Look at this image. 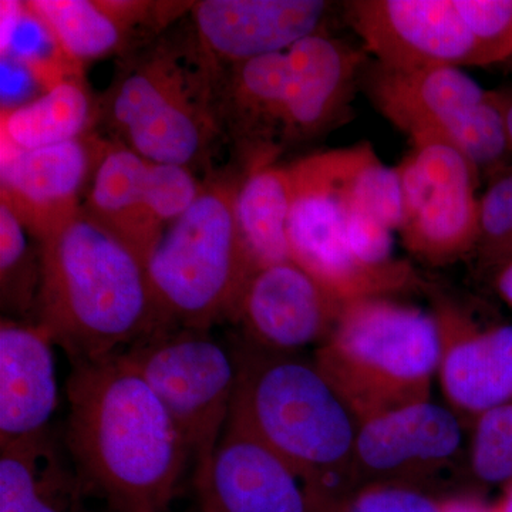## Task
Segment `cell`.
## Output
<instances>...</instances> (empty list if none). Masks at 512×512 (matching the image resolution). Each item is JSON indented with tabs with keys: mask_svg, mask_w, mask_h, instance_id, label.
I'll use <instances>...</instances> for the list:
<instances>
[{
	"mask_svg": "<svg viewBox=\"0 0 512 512\" xmlns=\"http://www.w3.org/2000/svg\"><path fill=\"white\" fill-rule=\"evenodd\" d=\"M66 444L89 494L117 512H165L190 448L123 353L72 363Z\"/></svg>",
	"mask_w": 512,
	"mask_h": 512,
	"instance_id": "obj_1",
	"label": "cell"
},
{
	"mask_svg": "<svg viewBox=\"0 0 512 512\" xmlns=\"http://www.w3.org/2000/svg\"><path fill=\"white\" fill-rule=\"evenodd\" d=\"M39 249L36 323L70 362L116 355L165 329L143 256L83 207Z\"/></svg>",
	"mask_w": 512,
	"mask_h": 512,
	"instance_id": "obj_2",
	"label": "cell"
},
{
	"mask_svg": "<svg viewBox=\"0 0 512 512\" xmlns=\"http://www.w3.org/2000/svg\"><path fill=\"white\" fill-rule=\"evenodd\" d=\"M238 365L227 423L284 458L305 480L318 512L355 491L359 421L316 363L254 348L238 355Z\"/></svg>",
	"mask_w": 512,
	"mask_h": 512,
	"instance_id": "obj_3",
	"label": "cell"
},
{
	"mask_svg": "<svg viewBox=\"0 0 512 512\" xmlns=\"http://www.w3.org/2000/svg\"><path fill=\"white\" fill-rule=\"evenodd\" d=\"M440 350L436 316L365 298L345 303L313 362L362 421L430 400Z\"/></svg>",
	"mask_w": 512,
	"mask_h": 512,
	"instance_id": "obj_4",
	"label": "cell"
},
{
	"mask_svg": "<svg viewBox=\"0 0 512 512\" xmlns=\"http://www.w3.org/2000/svg\"><path fill=\"white\" fill-rule=\"evenodd\" d=\"M195 47L187 63L165 42L128 53L97 109L117 143L151 163L192 170L222 131L215 79L198 49L188 66Z\"/></svg>",
	"mask_w": 512,
	"mask_h": 512,
	"instance_id": "obj_5",
	"label": "cell"
},
{
	"mask_svg": "<svg viewBox=\"0 0 512 512\" xmlns=\"http://www.w3.org/2000/svg\"><path fill=\"white\" fill-rule=\"evenodd\" d=\"M239 183L205 184L148 252V281L165 329L211 332L237 311L255 274L235 218Z\"/></svg>",
	"mask_w": 512,
	"mask_h": 512,
	"instance_id": "obj_6",
	"label": "cell"
},
{
	"mask_svg": "<svg viewBox=\"0 0 512 512\" xmlns=\"http://www.w3.org/2000/svg\"><path fill=\"white\" fill-rule=\"evenodd\" d=\"M367 90L410 140L443 141L477 171H497L512 153L500 93L487 92L460 67L392 70L376 64Z\"/></svg>",
	"mask_w": 512,
	"mask_h": 512,
	"instance_id": "obj_7",
	"label": "cell"
},
{
	"mask_svg": "<svg viewBox=\"0 0 512 512\" xmlns=\"http://www.w3.org/2000/svg\"><path fill=\"white\" fill-rule=\"evenodd\" d=\"M357 146L312 154L289 165L292 205L288 241L295 264L339 301L386 298L416 282L412 266L376 272L357 264L345 238L343 187Z\"/></svg>",
	"mask_w": 512,
	"mask_h": 512,
	"instance_id": "obj_8",
	"label": "cell"
},
{
	"mask_svg": "<svg viewBox=\"0 0 512 512\" xmlns=\"http://www.w3.org/2000/svg\"><path fill=\"white\" fill-rule=\"evenodd\" d=\"M123 356L157 394L197 466L220 441L238 383V355L210 332L161 329Z\"/></svg>",
	"mask_w": 512,
	"mask_h": 512,
	"instance_id": "obj_9",
	"label": "cell"
},
{
	"mask_svg": "<svg viewBox=\"0 0 512 512\" xmlns=\"http://www.w3.org/2000/svg\"><path fill=\"white\" fill-rule=\"evenodd\" d=\"M403 192L404 247L423 261L447 265L477 247V170L443 141H412L397 165Z\"/></svg>",
	"mask_w": 512,
	"mask_h": 512,
	"instance_id": "obj_10",
	"label": "cell"
},
{
	"mask_svg": "<svg viewBox=\"0 0 512 512\" xmlns=\"http://www.w3.org/2000/svg\"><path fill=\"white\" fill-rule=\"evenodd\" d=\"M346 16L386 69L480 66L456 0H355Z\"/></svg>",
	"mask_w": 512,
	"mask_h": 512,
	"instance_id": "obj_11",
	"label": "cell"
},
{
	"mask_svg": "<svg viewBox=\"0 0 512 512\" xmlns=\"http://www.w3.org/2000/svg\"><path fill=\"white\" fill-rule=\"evenodd\" d=\"M463 440L461 417L430 400L359 421L352 458L353 485H417L451 466Z\"/></svg>",
	"mask_w": 512,
	"mask_h": 512,
	"instance_id": "obj_12",
	"label": "cell"
},
{
	"mask_svg": "<svg viewBox=\"0 0 512 512\" xmlns=\"http://www.w3.org/2000/svg\"><path fill=\"white\" fill-rule=\"evenodd\" d=\"M330 9L323 0H201L192 3L195 46L212 73L285 52L319 33Z\"/></svg>",
	"mask_w": 512,
	"mask_h": 512,
	"instance_id": "obj_13",
	"label": "cell"
},
{
	"mask_svg": "<svg viewBox=\"0 0 512 512\" xmlns=\"http://www.w3.org/2000/svg\"><path fill=\"white\" fill-rule=\"evenodd\" d=\"M195 487L202 512H318L284 458L231 423L197 466Z\"/></svg>",
	"mask_w": 512,
	"mask_h": 512,
	"instance_id": "obj_14",
	"label": "cell"
},
{
	"mask_svg": "<svg viewBox=\"0 0 512 512\" xmlns=\"http://www.w3.org/2000/svg\"><path fill=\"white\" fill-rule=\"evenodd\" d=\"M345 303L293 261L266 266L249 278L231 320L265 352L289 355L322 345Z\"/></svg>",
	"mask_w": 512,
	"mask_h": 512,
	"instance_id": "obj_15",
	"label": "cell"
},
{
	"mask_svg": "<svg viewBox=\"0 0 512 512\" xmlns=\"http://www.w3.org/2000/svg\"><path fill=\"white\" fill-rule=\"evenodd\" d=\"M103 140L86 136L36 150L2 144L0 198L12 208L37 241L45 239L80 205L84 185L92 180Z\"/></svg>",
	"mask_w": 512,
	"mask_h": 512,
	"instance_id": "obj_16",
	"label": "cell"
},
{
	"mask_svg": "<svg viewBox=\"0 0 512 512\" xmlns=\"http://www.w3.org/2000/svg\"><path fill=\"white\" fill-rule=\"evenodd\" d=\"M439 376L450 409L480 414L512 399V325L478 328L460 309L439 303Z\"/></svg>",
	"mask_w": 512,
	"mask_h": 512,
	"instance_id": "obj_17",
	"label": "cell"
},
{
	"mask_svg": "<svg viewBox=\"0 0 512 512\" xmlns=\"http://www.w3.org/2000/svg\"><path fill=\"white\" fill-rule=\"evenodd\" d=\"M33 12L49 26L64 55L77 66L113 55H126L140 32L164 29L192 2L124 0H30Z\"/></svg>",
	"mask_w": 512,
	"mask_h": 512,
	"instance_id": "obj_18",
	"label": "cell"
},
{
	"mask_svg": "<svg viewBox=\"0 0 512 512\" xmlns=\"http://www.w3.org/2000/svg\"><path fill=\"white\" fill-rule=\"evenodd\" d=\"M36 322H0V447L47 430L59 404L55 353Z\"/></svg>",
	"mask_w": 512,
	"mask_h": 512,
	"instance_id": "obj_19",
	"label": "cell"
},
{
	"mask_svg": "<svg viewBox=\"0 0 512 512\" xmlns=\"http://www.w3.org/2000/svg\"><path fill=\"white\" fill-rule=\"evenodd\" d=\"M286 53L289 80L282 141L305 140L325 131L348 106L363 55L322 33L299 40Z\"/></svg>",
	"mask_w": 512,
	"mask_h": 512,
	"instance_id": "obj_20",
	"label": "cell"
},
{
	"mask_svg": "<svg viewBox=\"0 0 512 512\" xmlns=\"http://www.w3.org/2000/svg\"><path fill=\"white\" fill-rule=\"evenodd\" d=\"M215 82V109L221 130L251 158L252 168L269 164L275 138L284 134L288 53L256 57L229 69ZM251 168V170H252Z\"/></svg>",
	"mask_w": 512,
	"mask_h": 512,
	"instance_id": "obj_21",
	"label": "cell"
},
{
	"mask_svg": "<svg viewBox=\"0 0 512 512\" xmlns=\"http://www.w3.org/2000/svg\"><path fill=\"white\" fill-rule=\"evenodd\" d=\"M151 161L117 141H104L94 167L83 208L104 227L146 256L164 227L148 202Z\"/></svg>",
	"mask_w": 512,
	"mask_h": 512,
	"instance_id": "obj_22",
	"label": "cell"
},
{
	"mask_svg": "<svg viewBox=\"0 0 512 512\" xmlns=\"http://www.w3.org/2000/svg\"><path fill=\"white\" fill-rule=\"evenodd\" d=\"M87 495L49 431L0 447V512H86Z\"/></svg>",
	"mask_w": 512,
	"mask_h": 512,
	"instance_id": "obj_23",
	"label": "cell"
},
{
	"mask_svg": "<svg viewBox=\"0 0 512 512\" xmlns=\"http://www.w3.org/2000/svg\"><path fill=\"white\" fill-rule=\"evenodd\" d=\"M292 205L289 167L252 168L238 185L235 218L254 271L292 261L288 221Z\"/></svg>",
	"mask_w": 512,
	"mask_h": 512,
	"instance_id": "obj_24",
	"label": "cell"
},
{
	"mask_svg": "<svg viewBox=\"0 0 512 512\" xmlns=\"http://www.w3.org/2000/svg\"><path fill=\"white\" fill-rule=\"evenodd\" d=\"M96 119L82 79L69 77L18 109L2 111V144L28 151L69 143L89 134Z\"/></svg>",
	"mask_w": 512,
	"mask_h": 512,
	"instance_id": "obj_25",
	"label": "cell"
},
{
	"mask_svg": "<svg viewBox=\"0 0 512 512\" xmlns=\"http://www.w3.org/2000/svg\"><path fill=\"white\" fill-rule=\"evenodd\" d=\"M26 234L12 208L0 201V301L6 318L23 322L35 316L42 279L40 249L30 248Z\"/></svg>",
	"mask_w": 512,
	"mask_h": 512,
	"instance_id": "obj_26",
	"label": "cell"
},
{
	"mask_svg": "<svg viewBox=\"0 0 512 512\" xmlns=\"http://www.w3.org/2000/svg\"><path fill=\"white\" fill-rule=\"evenodd\" d=\"M470 467L485 484L512 481V399L474 419Z\"/></svg>",
	"mask_w": 512,
	"mask_h": 512,
	"instance_id": "obj_27",
	"label": "cell"
},
{
	"mask_svg": "<svg viewBox=\"0 0 512 512\" xmlns=\"http://www.w3.org/2000/svg\"><path fill=\"white\" fill-rule=\"evenodd\" d=\"M477 47L478 64L512 57V0H456Z\"/></svg>",
	"mask_w": 512,
	"mask_h": 512,
	"instance_id": "obj_28",
	"label": "cell"
},
{
	"mask_svg": "<svg viewBox=\"0 0 512 512\" xmlns=\"http://www.w3.org/2000/svg\"><path fill=\"white\" fill-rule=\"evenodd\" d=\"M476 249L497 268L512 258V170L498 175L480 198Z\"/></svg>",
	"mask_w": 512,
	"mask_h": 512,
	"instance_id": "obj_29",
	"label": "cell"
},
{
	"mask_svg": "<svg viewBox=\"0 0 512 512\" xmlns=\"http://www.w3.org/2000/svg\"><path fill=\"white\" fill-rule=\"evenodd\" d=\"M204 185L191 168L175 164L150 163L148 202L163 227L180 218L200 197Z\"/></svg>",
	"mask_w": 512,
	"mask_h": 512,
	"instance_id": "obj_30",
	"label": "cell"
},
{
	"mask_svg": "<svg viewBox=\"0 0 512 512\" xmlns=\"http://www.w3.org/2000/svg\"><path fill=\"white\" fill-rule=\"evenodd\" d=\"M323 512H440V504L417 485L375 483L356 488Z\"/></svg>",
	"mask_w": 512,
	"mask_h": 512,
	"instance_id": "obj_31",
	"label": "cell"
},
{
	"mask_svg": "<svg viewBox=\"0 0 512 512\" xmlns=\"http://www.w3.org/2000/svg\"><path fill=\"white\" fill-rule=\"evenodd\" d=\"M42 84L25 63L15 57H2V111L18 109L23 104L37 99V89Z\"/></svg>",
	"mask_w": 512,
	"mask_h": 512,
	"instance_id": "obj_32",
	"label": "cell"
},
{
	"mask_svg": "<svg viewBox=\"0 0 512 512\" xmlns=\"http://www.w3.org/2000/svg\"><path fill=\"white\" fill-rule=\"evenodd\" d=\"M23 12H25V2H16V0L0 2V52H2V56L8 52Z\"/></svg>",
	"mask_w": 512,
	"mask_h": 512,
	"instance_id": "obj_33",
	"label": "cell"
},
{
	"mask_svg": "<svg viewBox=\"0 0 512 512\" xmlns=\"http://www.w3.org/2000/svg\"><path fill=\"white\" fill-rule=\"evenodd\" d=\"M440 512H494V505L485 504L474 495H460L439 501Z\"/></svg>",
	"mask_w": 512,
	"mask_h": 512,
	"instance_id": "obj_34",
	"label": "cell"
},
{
	"mask_svg": "<svg viewBox=\"0 0 512 512\" xmlns=\"http://www.w3.org/2000/svg\"><path fill=\"white\" fill-rule=\"evenodd\" d=\"M495 288L498 295L512 308V258L498 266L495 274Z\"/></svg>",
	"mask_w": 512,
	"mask_h": 512,
	"instance_id": "obj_35",
	"label": "cell"
},
{
	"mask_svg": "<svg viewBox=\"0 0 512 512\" xmlns=\"http://www.w3.org/2000/svg\"><path fill=\"white\" fill-rule=\"evenodd\" d=\"M503 100L505 123H507L508 137L512 148V90L510 92L500 93Z\"/></svg>",
	"mask_w": 512,
	"mask_h": 512,
	"instance_id": "obj_36",
	"label": "cell"
},
{
	"mask_svg": "<svg viewBox=\"0 0 512 512\" xmlns=\"http://www.w3.org/2000/svg\"><path fill=\"white\" fill-rule=\"evenodd\" d=\"M494 512H512V481L505 485L503 497L494 505Z\"/></svg>",
	"mask_w": 512,
	"mask_h": 512,
	"instance_id": "obj_37",
	"label": "cell"
},
{
	"mask_svg": "<svg viewBox=\"0 0 512 512\" xmlns=\"http://www.w3.org/2000/svg\"><path fill=\"white\" fill-rule=\"evenodd\" d=\"M508 62H511V63H512V57H511V59H510V60H508Z\"/></svg>",
	"mask_w": 512,
	"mask_h": 512,
	"instance_id": "obj_38",
	"label": "cell"
}]
</instances>
